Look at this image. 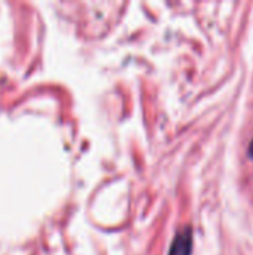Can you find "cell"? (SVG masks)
<instances>
[{"label":"cell","mask_w":253,"mask_h":255,"mask_svg":"<svg viewBox=\"0 0 253 255\" xmlns=\"http://www.w3.org/2000/svg\"><path fill=\"white\" fill-rule=\"evenodd\" d=\"M192 254V230L185 227L177 232L171 244L169 255H191Z\"/></svg>","instance_id":"6da1fadb"},{"label":"cell","mask_w":253,"mask_h":255,"mask_svg":"<svg viewBox=\"0 0 253 255\" xmlns=\"http://www.w3.org/2000/svg\"><path fill=\"white\" fill-rule=\"evenodd\" d=\"M249 157L253 158V139L252 142H251V145H249Z\"/></svg>","instance_id":"7a4b0ae2"}]
</instances>
